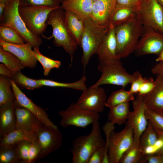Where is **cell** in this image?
Returning a JSON list of instances; mask_svg holds the SVG:
<instances>
[{
  "label": "cell",
  "instance_id": "cell-33",
  "mask_svg": "<svg viewBox=\"0 0 163 163\" xmlns=\"http://www.w3.org/2000/svg\"><path fill=\"white\" fill-rule=\"evenodd\" d=\"M0 163H22L16 145H0Z\"/></svg>",
  "mask_w": 163,
  "mask_h": 163
},
{
  "label": "cell",
  "instance_id": "cell-53",
  "mask_svg": "<svg viewBox=\"0 0 163 163\" xmlns=\"http://www.w3.org/2000/svg\"><path fill=\"white\" fill-rule=\"evenodd\" d=\"M11 0H0V2H5L7 4L10 2Z\"/></svg>",
  "mask_w": 163,
  "mask_h": 163
},
{
  "label": "cell",
  "instance_id": "cell-9",
  "mask_svg": "<svg viewBox=\"0 0 163 163\" xmlns=\"http://www.w3.org/2000/svg\"><path fill=\"white\" fill-rule=\"evenodd\" d=\"M58 7L19 4L18 11L29 30L34 34L40 36L46 30V21L49 13Z\"/></svg>",
  "mask_w": 163,
  "mask_h": 163
},
{
  "label": "cell",
  "instance_id": "cell-42",
  "mask_svg": "<svg viewBox=\"0 0 163 163\" xmlns=\"http://www.w3.org/2000/svg\"><path fill=\"white\" fill-rule=\"evenodd\" d=\"M156 84L155 80L151 77L145 78L141 87L137 94L144 95L150 92Z\"/></svg>",
  "mask_w": 163,
  "mask_h": 163
},
{
  "label": "cell",
  "instance_id": "cell-5",
  "mask_svg": "<svg viewBox=\"0 0 163 163\" xmlns=\"http://www.w3.org/2000/svg\"><path fill=\"white\" fill-rule=\"evenodd\" d=\"M92 125L90 134L79 136L73 140L71 150L72 163H88L91 155L97 148L106 145V142L101 136L98 120Z\"/></svg>",
  "mask_w": 163,
  "mask_h": 163
},
{
  "label": "cell",
  "instance_id": "cell-26",
  "mask_svg": "<svg viewBox=\"0 0 163 163\" xmlns=\"http://www.w3.org/2000/svg\"><path fill=\"white\" fill-rule=\"evenodd\" d=\"M137 8L126 7L117 5L109 26L115 27L134 18L136 15Z\"/></svg>",
  "mask_w": 163,
  "mask_h": 163
},
{
  "label": "cell",
  "instance_id": "cell-12",
  "mask_svg": "<svg viewBox=\"0 0 163 163\" xmlns=\"http://www.w3.org/2000/svg\"><path fill=\"white\" fill-rule=\"evenodd\" d=\"M107 100L103 88L91 86L82 91L75 104L82 109L99 113L103 111Z\"/></svg>",
  "mask_w": 163,
  "mask_h": 163
},
{
  "label": "cell",
  "instance_id": "cell-38",
  "mask_svg": "<svg viewBox=\"0 0 163 163\" xmlns=\"http://www.w3.org/2000/svg\"><path fill=\"white\" fill-rule=\"evenodd\" d=\"M59 0H20L19 4L27 5H42L53 7L60 6Z\"/></svg>",
  "mask_w": 163,
  "mask_h": 163
},
{
  "label": "cell",
  "instance_id": "cell-4",
  "mask_svg": "<svg viewBox=\"0 0 163 163\" xmlns=\"http://www.w3.org/2000/svg\"><path fill=\"white\" fill-rule=\"evenodd\" d=\"M118 59L125 58L134 52L139 37L143 32L140 22L136 17L133 20L114 27Z\"/></svg>",
  "mask_w": 163,
  "mask_h": 163
},
{
  "label": "cell",
  "instance_id": "cell-31",
  "mask_svg": "<svg viewBox=\"0 0 163 163\" xmlns=\"http://www.w3.org/2000/svg\"><path fill=\"white\" fill-rule=\"evenodd\" d=\"M134 95L122 88L110 94L106 100L105 106L110 109L119 104L132 101L134 99Z\"/></svg>",
  "mask_w": 163,
  "mask_h": 163
},
{
  "label": "cell",
  "instance_id": "cell-1",
  "mask_svg": "<svg viewBox=\"0 0 163 163\" xmlns=\"http://www.w3.org/2000/svg\"><path fill=\"white\" fill-rule=\"evenodd\" d=\"M114 125L109 121L104 125L103 129L106 136V149L103 158L108 159L109 163H119L124 153L134 141V132L132 126L126 122L124 128L120 131H114Z\"/></svg>",
  "mask_w": 163,
  "mask_h": 163
},
{
  "label": "cell",
  "instance_id": "cell-11",
  "mask_svg": "<svg viewBox=\"0 0 163 163\" xmlns=\"http://www.w3.org/2000/svg\"><path fill=\"white\" fill-rule=\"evenodd\" d=\"M36 135L41 147L36 161L43 159L51 152L59 149L62 145V135L58 129L43 125Z\"/></svg>",
  "mask_w": 163,
  "mask_h": 163
},
{
  "label": "cell",
  "instance_id": "cell-17",
  "mask_svg": "<svg viewBox=\"0 0 163 163\" xmlns=\"http://www.w3.org/2000/svg\"><path fill=\"white\" fill-rule=\"evenodd\" d=\"M0 46L17 57L24 68L33 69L36 67L37 60L32 50L33 47L29 43L13 44L0 40Z\"/></svg>",
  "mask_w": 163,
  "mask_h": 163
},
{
  "label": "cell",
  "instance_id": "cell-37",
  "mask_svg": "<svg viewBox=\"0 0 163 163\" xmlns=\"http://www.w3.org/2000/svg\"><path fill=\"white\" fill-rule=\"evenodd\" d=\"M147 119L154 128L163 131V117L158 113L146 108L145 113Z\"/></svg>",
  "mask_w": 163,
  "mask_h": 163
},
{
  "label": "cell",
  "instance_id": "cell-34",
  "mask_svg": "<svg viewBox=\"0 0 163 163\" xmlns=\"http://www.w3.org/2000/svg\"><path fill=\"white\" fill-rule=\"evenodd\" d=\"M33 48L35 56L43 66L44 75H48L52 69H58L60 67L61 64L60 61L54 60L43 56L40 53L39 47Z\"/></svg>",
  "mask_w": 163,
  "mask_h": 163
},
{
  "label": "cell",
  "instance_id": "cell-32",
  "mask_svg": "<svg viewBox=\"0 0 163 163\" xmlns=\"http://www.w3.org/2000/svg\"><path fill=\"white\" fill-rule=\"evenodd\" d=\"M15 99L10 78L0 75V105L13 101Z\"/></svg>",
  "mask_w": 163,
  "mask_h": 163
},
{
  "label": "cell",
  "instance_id": "cell-50",
  "mask_svg": "<svg viewBox=\"0 0 163 163\" xmlns=\"http://www.w3.org/2000/svg\"><path fill=\"white\" fill-rule=\"evenodd\" d=\"M155 61L157 62H163V49L156 59Z\"/></svg>",
  "mask_w": 163,
  "mask_h": 163
},
{
  "label": "cell",
  "instance_id": "cell-6",
  "mask_svg": "<svg viewBox=\"0 0 163 163\" xmlns=\"http://www.w3.org/2000/svg\"><path fill=\"white\" fill-rule=\"evenodd\" d=\"M109 28V26H99L95 23L91 17L84 20L81 46L82 50L81 62L83 73L85 72L91 57L97 54L100 44Z\"/></svg>",
  "mask_w": 163,
  "mask_h": 163
},
{
  "label": "cell",
  "instance_id": "cell-16",
  "mask_svg": "<svg viewBox=\"0 0 163 163\" xmlns=\"http://www.w3.org/2000/svg\"><path fill=\"white\" fill-rule=\"evenodd\" d=\"M116 6V0H92L91 18L99 26H109Z\"/></svg>",
  "mask_w": 163,
  "mask_h": 163
},
{
  "label": "cell",
  "instance_id": "cell-51",
  "mask_svg": "<svg viewBox=\"0 0 163 163\" xmlns=\"http://www.w3.org/2000/svg\"><path fill=\"white\" fill-rule=\"evenodd\" d=\"M155 112L158 113L163 117V109L160 110Z\"/></svg>",
  "mask_w": 163,
  "mask_h": 163
},
{
  "label": "cell",
  "instance_id": "cell-3",
  "mask_svg": "<svg viewBox=\"0 0 163 163\" xmlns=\"http://www.w3.org/2000/svg\"><path fill=\"white\" fill-rule=\"evenodd\" d=\"M98 70L101 72V75L97 82L91 86L93 87L110 84L125 88L128 85L142 76L138 71L132 74L128 73L123 67L120 59L100 62Z\"/></svg>",
  "mask_w": 163,
  "mask_h": 163
},
{
  "label": "cell",
  "instance_id": "cell-45",
  "mask_svg": "<svg viewBox=\"0 0 163 163\" xmlns=\"http://www.w3.org/2000/svg\"><path fill=\"white\" fill-rule=\"evenodd\" d=\"M117 5L126 7L137 8L139 4L136 0H116Z\"/></svg>",
  "mask_w": 163,
  "mask_h": 163
},
{
  "label": "cell",
  "instance_id": "cell-44",
  "mask_svg": "<svg viewBox=\"0 0 163 163\" xmlns=\"http://www.w3.org/2000/svg\"><path fill=\"white\" fill-rule=\"evenodd\" d=\"M142 76L133 81L131 83V87L129 91L130 94H137L140 88L145 79Z\"/></svg>",
  "mask_w": 163,
  "mask_h": 163
},
{
  "label": "cell",
  "instance_id": "cell-35",
  "mask_svg": "<svg viewBox=\"0 0 163 163\" xmlns=\"http://www.w3.org/2000/svg\"><path fill=\"white\" fill-rule=\"evenodd\" d=\"M0 40L8 43L23 44L24 40L19 34L12 28L0 25Z\"/></svg>",
  "mask_w": 163,
  "mask_h": 163
},
{
  "label": "cell",
  "instance_id": "cell-41",
  "mask_svg": "<svg viewBox=\"0 0 163 163\" xmlns=\"http://www.w3.org/2000/svg\"><path fill=\"white\" fill-rule=\"evenodd\" d=\"M106 149V145L99 147L93 152L88 163H101Z\"/></svg>",
  "mask_w": 163,
  "mask_h": 163
},
{
  "label": "cell",
  "instance_id": "cell-13",
  "mask_svg": "<svg viewBox=\"0 0 163 163\" xmlns=\"http://www.w3.org/2000/svg\"><path fill=\"white\" fill-rule=\"evenodd\" d=\"M133 109L130 112L126 122L132 127L134 132V141H139L141 134L146 127L148 120L145 113L146 107L142 95L137 94L132 101Z\"/></svg>",
  "mask_w": 163,
  "mask_h": 163
},
{
  "label": "cell",
  "instance_id": "cell-47",
  "mask_svg": "<svg viewBox=\"0 0 163 163\" xmlns=\"http://www.w3.org/2000/svg\"><path fill=\"white\" fill-rule=\"evenodd\" d=\"M151 72L154 74L163 78V62H159L151 69Z\"/></svg>",
  "mask_w": 163,
  "mask_h": 163
},
{
  "label": "cell",
  "instance_id": "cell-23",
  "mask_svg": "<svg viewBox=\"0 0 163 163\" xmlns=\"http://www.w3.org/2000/svg\"><path fill=\"white\" fill-rule=\"evenodd\" d=\"M65 11L69 30L78 46L81 47L84 20L70 12Z\"/></svg>",
  "mask_w": 163,
  "mask_h": 163
},
{
  "label": "cell",
  "instance_id": "cell-8",
  "mask_svg": "<svg viewBox=\"0 0 163 163\" xmlns=\"http://www.w3.org/2000/svg\"><path fill=\"white\" fill-rule=\"evenodd\" d=\"M136 17L143 32L163 34V6L157 0H142L137 8Z\"/></svg>",
  "mask_w": 163,
  "mask_h": 163
},
{
  "label": "cell",
  "instance_id": "cell-49",
  "mask_svg": "<svg viewBox=\"0 0 163 163\" xmlns=\"http://www.w3.org/2000/svg\"><path fill=\"white\" fill-rule=\"evenodd\" d=\"M7 3L5 2H0V18H2L5 8Z\"/></svg>",
  "mask_w": 163,
  "mask_h": 163
},
{
  "label": "cell",
  "instance_id": "cell-19",
  "mask_svg": "<svg viewBox=\"0 0 163 163\" xmlns=\"http://www.w3.org/2000/svg\"><path fill=\"white\" fill-rule=\"evenodd\" d=\"M117 44L114 27L109 26L97 50L99 62L118 59L117 55Z\"/></svg>",
  "mask_w": 163,
  "mask_h": 163
},
{
  "label": "cell",
  "instance_id": "cell-36",
  "mask_svg": "<svg viewBox=\"0 0 163 163\" xmlns=\"http://www.w3.org/2000/svg\"><path fill=\"white\" fill-rule=\"evenodd\" d=\"M13 80L17 85L22 89L33 90L40 88L43 86L39 82L38 79H33L27 77L21 71L15 74Z\"/></svg>",
  "mask_w": 163,
  "mask_h": 163
},
{
  "label": "cell",
  "instance_id": "cell-27",
  "mask_svg": "<svg viewBox=\"0 0 163 163\" xmlns=\"http://www.w3.org/2000/svg\"><path fill=\"white\" fill-rule=\"evenodd\" d=\"M145 155L139 141H134L130 146L123 154L119 163H139Z\"/></svg>",
  "mask_w": 163,
  "mask_h": 163
},
{
  "label": "cell",
  "instance_id": "cell-55",
  "mask_svg": "<svg viewBox=\"0 0 163 163\" xmlns=\"http://www.w3.org/2000/svg\"><path fill=\"white\" fill-rule=\"evenodd\" d=\"M64 0H59V1H60L61 2V3Z\"/></svg>",
  "mask_w": 163,
  "mask_h": 163
},
{
  "label": "cell",
  "instance_id": "cell-20",
  "mask_svg": "<svg viewBox=\"0 0 163 163\" xmlns=\"http://www.w3.org/2000/svg\"><path fill=\"white\" fill-rule=\"evenodd\" d=\"M15 100L0 105V140L15 129Z\"/></svg>",
  "mask_w": 163,
  "mask_h": 163
},
{
  "label": "cell",
  "instance_id": "cell-10",
  "mask_svg": "<svg viewBox=\"0 0 163 163\" xmlns=\"http://www.w3.org/2000/svg\"><path fill=\"white\" fill-rule=\"evenodd\" d=\"M61 117L60 125L63 128L70 126L84 128L98 120L99 113L82 109L75 103H71L65 110L58 112Z\"/></svg>",
  "mask_w": 163,
  "mask_h": 163
},
{
  "label": "cell",
  "instance_id": "cell-39",
  "mask_svg": "<svg viewBox=\"0 0 163 163\" xmlns=\"http://www.w3.org/2000/svg\"><path fill=\"white\" fill-rule=\"evenodd\" d=\"M31 142L25 140L16 145L17 152L22 163L28 162L29 151Z\"/></svg>",
  "mask_w": 163,
  "mask_h": 163
},
{
  "label": "cell",
  "instance_id": "cell-48",
  "mask_svg": "<svg viewBox=\"0 0 163 163\" xmlns=\"http://www.w3.org/2000/svg\"><path fill=\"white\" fill-rule=\"evenodd\" d=\"M155 129L158 134V140L161 141L162 143L161 145L153 154L155 155L163 154V131L159 129Z\"/></svg>",
  "mask_w": 163,
  "mask_h": 163
},
{
  "label": "cell",
  "instance_id": "cell-54",
  "mask_svg": "<svg viewBox=\"0 0 163 163\" xmlns=\"http://www.w3.org/2000/svg\"><path fill=\"white\" fill-rule=\"evenodd\" d=\"M139 4V5L142 0H136Z\"/></svg>",
  "mask_w": 163,
  "mask_h": 163
},
{
  "label": "cell",
  "instance_id": "cell-29",
  "mask_svg": "<svg viewBox=\"0 0 163 163\" xmlns=\"http://www.w3.org/2000/svg\"><path fill=\"white\" fill-rule=\"evenodd\" d=\"M158 141V135L154 127L148 120L146 127L139 139L141 146L145 153L147 148L155 146Z\"/></svg>",
  "mask_w": 163,
  "mask_h": 163
},
{
  "label": "cell",
  "instance_id": "cell-24",
  "mask_svg": "<svg viewBox=\"0 0 163 163\" xmlns=\"http://www.w3.org/2000/svg\"><path fill=\"white\" fill-rule=\"evenodd\" d=\"M37 140L36 135L34 134L21 129H15L0 140V145L14 146L23 141L32 142Z\"/></svg>",
  "mask_w": 163,
  "mask_h": 163
},
{
  "label": "cell",
  "instance_id": "cell-28",
  "mask_svg": "<svg viewBox=\"0 0 163 163\" xmlns=\"http://www.w3.org/2000/svg\"><path fill=\"white\" fill-rule=\"evenodd\" d=\"M38 81L43 86L69 88L80 90L82 92L87 88L86 83V77L84 75L79 80L71 83H63L46 79H39Z\"/></svg>",
  "mask_w": 163,
  "mask_h": 163
},
{
  "label": "cell",
  "instance_id": "cell-52",
  "mask_svg": "<svg viewBox=\"0 0 163 163\" xmlns=\"http://www.w3.org/2000/svg\"><path fill=\"white\" fill-rule=\"evenodd\" d=\"M158 2L162 6H163V0H157Z\"/></svg>",
  "mask_w": 163,
  "mask_h": 163
},
{
  "label": "cell",
  "instance_id": "cell-14",
  "mask_svg": "<svg viewBox=\"0 0 163 163\" xmlns=\"http://www.w3.org/2000/svg\"><path fill=\"white\" fill-rule=\"evenodd\" d=\"M163 49V34L155 32L143 34L134 52L136 57L148 54L159 55Z\"/></svg>",
  "mask_w": 163,
  "mask_h": 163
},
{
  "label": "cell",
  "instance_id": "cell-7",
  "mask_svg": "<svg viewBox=\"0 0 163 163\" xmlns=\"http://www.w3.org/2000/svg\"><path fill=\"white\" fill-rule=\"evenodd\" d=\"M20 0H11L7 4L2 17L0 18V25L10 27L15 30L26 43L33 48L39 47L42 43L40 36L32 33L27 27L18 11Z\"/></svg>",
  "mask_w": 163,
  "mask_h": 163
},
{
  "label": "cell",
  "instance_id": "cell-40",
  "mask_svg": "<svg viewBox=\"0 0 163 163\" xmlns=\"http://www.w3.org/2000/svg\"><path fill=\"white\" fill-rule=\"evenodd\" d=\"M41 150L40 145L37 140L32 142L29 148L27 163L36 162Z\"/></svg>",
  "mask_w": 163,
  "mask_h": 163
},
{
  "label": "cell",
  "instance_id": "cell-25",
  "mask_svg": "<svg viewBox=\"0 0 163 163\" xmlns=\"http://www.w3.org/2000/svg\"><path fill=\"white\" fill-rule=\"evenodd\" d=\"M130 112L129 102L119 104L110 109L107 114L109 121L113 125L123 124L127 120Z\"/></svg>",
  "mask_w": 163,
  "mask_h": 163
},
{
  "label": "cell",
  "instance_id": "cell-21",
  "mask_svg": "<svg viewBox=\"0 0 163 163\" xmlns=\"http://www.w3.org/2000/svg\"><path fill=\"white\" fill-rule=\"evenodd\" d=\"M152 89L142 95L146 108L155 112L163 109V78L157 75Z\"/></svg>",
  "mask_w": 163,
  "mask_h": 163
},
{
  "label": "cell",
  "instance_id": "cell-18",
  "mask_svg": "<svg viewBox=\"0 0 163 163\" xmlns=\"http://www.w3.org/2000/svg\"><path fill=\"white\" fill-rule=\"evenodd\" d=\"M15 129L36 134L43 125L34 114L20 106L15 100Z\"/></svg>",
  "mask_w": 163,
  "mask_h": 163
},
{
  "label": "cell",
  "instance_id": "cell-43",
  "mask_svg": "<svg viewBox=\"0 0 163 163\" xmlns=\"http://www.w3.org/2000/svg\"><path fill=\"white\" fill-rule=\"evenodd\" d=\"M139 163H163V154L155 155L153 154H145Z\"/></svg>",
  "mask_w": 163,
  "mask_h": 163
},
{
  "label": "cell",
  "instance_id": "cell-46",
  "mask_svg": "<svg viewBox=\"0 0 163 163\" xmlns=\"http://www.w3.org/2000/svg\"><path fill=\"white\" fill-rule=\"evenodd\" d=\"M0 74L14 79L15 75L4 64H0Z\"/></svg>",
  "mask_w": 163,
  "mask_h": 163
},
{
  "label": "cell",
  "instance_id": "cell-15",
  "mask_svg": "<svg viewBox=\"0 0 163 163\" xmlns=\"http://www.w3.org/2000/svg\"><path fill=\"white\" fill-rule=\"evenodd\" d=\"M11 87L17 102L21 106L27 109L34 114L44 125L55 129H58L48 117L46 111L42 107L34 103L23 92L14 82L10 78Z\"/></svg>",
  "mask_w": 163,
  "mask_h": 163
},
{
  "label": "cell",
  "instance_id": "cell-22",
  "mask_svg": "<svg viewBox=\"0 0 163 163\" xmlns=\"http://www.w3.org/2000/svg\"><path fill=\"white\" fill-rule=\"evenodd\" d=\"M61 3L65 11L70 12L84 20L91 17L92 0H64Z\"/></svg>",
  "mask_w": 163,
  "mask_h": 163
},
{
  "label": "cell",
  "instance_id": "cell-30",
  "mask_svg": "<svg viewBox=\"0 0 163 163\" xmlns=\"http://www.w3.org/2000/svg\"><path fill=\"white\" fill-rule=\"evenodd\" d=\"M0 62L5 64L14 75L24 68L19 59L0 46Z\"/></svg>",
  "mask_w": 163,
  "mask_h": 163
},
{
  "label": "cell",
  "instance_id": "cell-2",
  "mask_svg": "<svg viewBox=\"0 0 163 163\" xmlns=\"http://www.w3.org/2000/svg\"><path fill=\"white\" fill-rule=\"evenodd\" d=\"M46 24L52 27V34L51 37L54 38V44L56 46L63 48L69 55L72 63L78 45L69 30L65 11L61 5L50 12Z\"/></svg>",
  "mask_w": 163,
  "mask_h": 163
}]
</instances>
